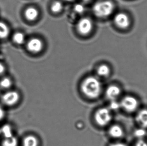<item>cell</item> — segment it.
I'll return each mask as SVG.
<instances>
[{"label": "cell", "instance_id": "cell-10", "mask_svg": "<svg viewBox=\"0 0 147 146\" xmlns=\"http://www.w3.org/2000/svg\"><path fill=\"white\" fill-rule=\"evenodd\" d=\"M121 89L117 85H111L105 90V95L110 101L117 100L121 94Z\"/></svg>", "mask_w": 147, "mask_h": 146}, {"label": "cell", "instance_id": "cell-23", "mask_svg": "<svg viewBox=\"0 0 147 146\" xmlns=\"http://www.w3.org/2000/svg\"><path fill=\"white\" fill-rule=\"evenodd\" d=\"M74 11L77 14H83L85 11V7L84 6L80 4H78L76 5L74 7Z\"/></svg>", "mask_w": 147, "mask_h": 146}, {"label": "cell", "instance_id": "cell-24", "mask_svg": "<svg viewBox=\"0 0 147 146\" xmlns=\"http://www.w3.org/2000/svg\"><path fill=\"white\" fill-rule=\"evenodd\" d=\"M134 146H147V139L136 140Z\"/></svg>", "mask_w": 147, "mask_h": 146}, {"label": "cell", "instance_id": "cell-7", "mask_svg": "<svg viewBox=\"0 0 147 146\" xmlns=\"http://www.w3.org/2000/svg\"><path fill=\"white\" fill-rule=\"evenodd\" d=\"M114 22L116 26L121 29H126L131 25V20L129 16L125 13H119L114 17Z\"/></svg>", "mask_w": 147, "mask_h": 146}, {"label": "cell", "instance_id": "cell-25", "mask_svg": "<svg viewBox=\"0 0 147 146\" xmlns=\"http://www.w3.org/2000/svg\"><path fill=\"white\" fill-rule=\"evenodd\" d=\"M5 116V112L2 106L0 105V122L3 120Z\"/></svg>", "mask_w": 147, "mask_h": 146}, {"label": "cell", "instance_id": "cell-22", "mask_svg": "<svg viewBox=\"0 0 147 146\" xmlns=\"http://www.w3.org/2000/svg\"><path fill=\"white\" fill-rule=\"evenodd\" d=\"M109 110L112 111H117L121 109L120 102H118L117 100L111 101V103H109V106L108 107Z\"/></svg>", "mask_w": 147, "mask_h": 146}, {"label": "cell", "instance_id": "cell-29", "mask_svg": "<svg viewBox=\"0 0 147 146\" xmlns=\"http://www.w3.org/2000/svg\"><path fill=\"white\" fill-rule=\"evenodd\" d=\"M84 2H90L91 1H92V0H84Z\"/></svg>", "mask_w": 147, "mask_h": 146}, {"label": "cell", "instance_id": "cell-20", "mask_svg": "<svg viewBox=\"0 0 147 146\" xmlns=\"http://www.w3.org/2000/svg\"><path fill=\"white\" fill-rule=\"evenodd\" d=\"M13 40L15 43L18 45H22L24 43L25 37L24 34L21 32H17L14 34Z\"/></svg>", "mask_w": 147, "mask_h": 146}, {"label": "cell", "instance_id": "cell-15", "mask_svg": "<svg viewBox=\"0 0 147 146\" xmlns=\"http://www.w3.org/2000/svg\"><path fill=\"white\" fill-rule=\"evenodd\" d=\"M96 72L100 77L105 78L109 76L111 73V69L107 65L102 64L98 67Z\"/></svg>", "mask_w": 147, "mask_h": 146}, {"label": "cell", "instance_id": "cell-27", "mask_svg": "<svg viewBox=\"0 0 147 146\" xmlns=\"http://www.w3.org/2000/svg\"><path fill=\"white\" fill-rule=\"evenodd\" d=\"M5 71V67L1 63H0V76H2Z\"/></svg>", "mask_w": 147, "mask_h": 146}, {"label": "cell", "instance_id": "cell-2", "mask_svg": "<svg viewBox=\"0 0 147 146\" xmlns=\"http://www.w3.org/2000/svg\"><path fill=\"white\" fill-rule=\"evenodd\" d=\"M115 6L109 0H103L96 2L92 7L94 15L99 18H107L113 13Z\"/></svg>", "mask_w": 147, "mask_h": 146}, {"label": "cell", "instance_id": "cell-30", "mask_svg": "<svg viewBox=\"0 0 147 146\" xmlns=\"http://www.w3.org/2000/svg\"><path fill=\"white\" fill-rule=\"evenodd\" d=\"M1 134V130H0V135Z\"/></svg>", "mask_w": 147, "mask_h": 146}, {"label": "cell", "instance_id": "cell-13", "mask_svg": "<svg viewBox=\"0 0 147 146\" xmlns=\"http://www.w3.org/2000/svg\"><path fill=\"white\" fill-rule=\"evenodd\" d=\"M39 142L38 139L32 135H29L24 137L23 142V146H39Z\"/></svg>", "mask_w": 147, "mask_h": 146}, {"label": "cell", "instance_id": "cell-17", "mask_svg": "<svg viewBox=\"0 0 147 146\" xmlns=\"http://www.w3.org/2000/svg\"><path fill=\"white\" fill-rule=\"evenodd\" d=\"M0 130L1 134L4 136L5 138H11L13 136L12 128L9 125H4L2 126V128Z\"/></svg>", "mask_w": 147, "mask_h": 146}, {"label": "cell", "instance_id": "cell-6", "mask_svg": "<svg viewBox=\"0 0 147 146\" xmlns=\"http://www.w3.org/2000/svg\"><path fill=\"white\" fill-rule=\"evenodd\" d=\"M20 98V95L17 91H10L2 95L1 101L4 105L11 107L17 104Z\"/></svg>", "mask_w": 147, "mask_h": 146}, {"label": "cell", "instance_id": "cell-1", "mask_svg": "<svg viewBox=\"0 0 147 146\" xmlns=\"http://www.w3.org/2000/svg\"><path fill=\"white\" fill-rule=\"evenodd\" d=\"M102 84L99 79L94 76L86 77L82 81L81 91L86 97L96 99L99 97L102 91Z\"/></svg>", "mask_w": 147, "mask_h": 146}, {"label": "cell", "instance_id": "cell-3", "mask_svg": "<svg viewBox=\"0 0 147 146\" xmlns=\"http://www.w3.org/2000/svg\"><path fill=\"white\" fill-rule=\"evenodd\" d=\"M119 102L121 109L127 114H135L141 107V101L135 95H125Z\"/></svg>", "mask_w": 147, "mask_h": 146}, {"label": "cell", "instance_id": "cell-14", "mask_svg": "<svg viewBox=\"0 0 147 146\" xmlns=\"http://www.w3.org/2000/svg\"><path fill=\"white\" fill-rule=\"evenodd\" d=\"M133 136L136 140L147 139V130L143 128L137 126L134 130Z\"/></svg>", "mask_w": 147, "mask_h": 146}, {"label": "cell", "instance_id": "cell-11", "mask_svg": "<svg viewBox=\"0 0 147 146\" xmlns=\"http://www.w3.org/2000/svg\"><path fill=\"white\" fill-rule=\"evenodd\" d=\"M109 136L115 139H121L125 136V131L119 125L115 124L110 127L109 131Z\"/></svg>", "mask_w": 147, "mask_h": 146}, {"label": "cell", "instance_id": "cell-21", "mask_svg": "<svg viewBox=\"0 0 147 146\" xmlns=\"http://www.w3.org/2000/svg\"><path fill=\"white\" fill-rule=\"evenodd\" d=\"M12 85V80L8 77H5L0 81V87L2 89H9Z\"/></svg>", "mask_w": 147, "mask_h": 146}, {"label": "cell", "instance_id": "cell-8", "mask_svg": "<svg viewBox=\"0 0 147 146\" xmlns=\"http://www.w3.org/2000/svg\"><path fill=\"white\" fill-rule=\"evenodd\" d=\"M135 114V120L137 126L147 130V107H141Z\"/></svg>", "mask_w": 147, "mask_h": 146}, {"label": "cell", "instance_id": "cell-26", "mask_svg": "<svg viewBox=\"0 0 147 146\" xmlns=\"http://www.w3.org/2000/svg\"><path fill=\"white\" fill-rule=\"evenodd\" d=\"M109 146H129L123 142H115L111 144Z\"/></svg>", "mask_w": 147, "mask_h": 146}, {"label": "cell", "instance_id": "cell-19", "mask_svg": "<svg viewBox=\"0 0 147 146\" xmlns=\"http://www.w3.org/2000/svg\"><path fill=\"white\" fill-rule=\"evenodd\" d=\"M18 140L16 137L5 138L2 142V146H18Z\"/></svg>", "mask_w": 147, "mask_h": 146}, {"label": "cell", "instance_id": "cell-16", "mask_svg": "<svg viewBox=\"0 0 147 146\" xmlns=\"http://www.w3.org/2000/svg\"><path fill=\"white\" fill-rule=\"evenodd\" d=\"M10 34V29L4 22L0 21V39H4L8 37Z\"/></svg>", "mask_w": 147, "mask_h": 146}, {"label": "cell", "instance_id": "cell-28", "mask_svg": "<svg viewBox=\"0 0 147 146\" xmlns=\"http://www.w3.org/2000/svg\"><path fill=\"white\" fill-rule=\"evenodd\" d=\"M64 1H65L66 2H72V1H74V0H64Z\"/></svg>", "mask_w": 147, "mask_h": 146}, {"label": "cell", "instance_id": "cell-18", "mask_svg": "<svg viewBox=\"0 0 147 146\" xmlns=\"http://www.w3.org/2000/svg\"><path fill=\"white\" fill-rule=\"evenodd\" d=\"M63 9V5L61 2L59 1H56L52 4L51 10L54 14L59 13Z\"/></svg>", "mask_w": 147, "mask_h": 146}, {"label": "cell", "instance_id": "cell-5", "mask_svg": "<svg viewBox=\"0 0 147 146\" xmlns=\"http://www.w3.org/2000/svg\"><path fill=\"white\" fill-rule=\"evenodd\" d=\"M94 28L92 20L88 17L82 18L78 21L76 28L78 32L82 35H88L92 32Z\"/></svg>", "mask_w": 147, "mask_h": 146}, {"label": "cell", "instance_id": "cell-12", "mask_svg": "<svg viewBox=\"0 0 147 146\" xmlns=\"http://www.w3.org/2000/svg\"><path fill=\"white\" fill-rule=\"evenodd\" d=\"M39 13L36 8L30 7L26 9L25 12V16L26 19L29 21H34L38 18Z\"/></svg>", "mask_w": 147, "mask_h": 146}, {"label": "cell", "instance_id": "cell-4", "mask_svg": "<svg viewBox=\"0 0 147 146\" xmlns=\"http://www.w3.org/2000/svg\"><path fill=\"white\" fill-rule=\"evenodd\" d=\"M113 118L112 113L109 108H101L96 111L94 119L96 124L100 127H105L109 125Z\"/></svg>", "mask_w": 147, "mask_h": 146}, {"label": "cell", "instance_id": "cell-9", "mask_svg": "<svg viewBox=\"0 0 147 146\" xmlns=\"http://www.w3.org/2000/svg\"><path fill=\"white\" fill-rule=\"evenodd\" d=\"M27 48L29 51L33 53H38L43 48V43L38 38H34L30 40L27 44Z\"/></svg>", "mask_w": 147, "mask_h": 146}]
</instances>
